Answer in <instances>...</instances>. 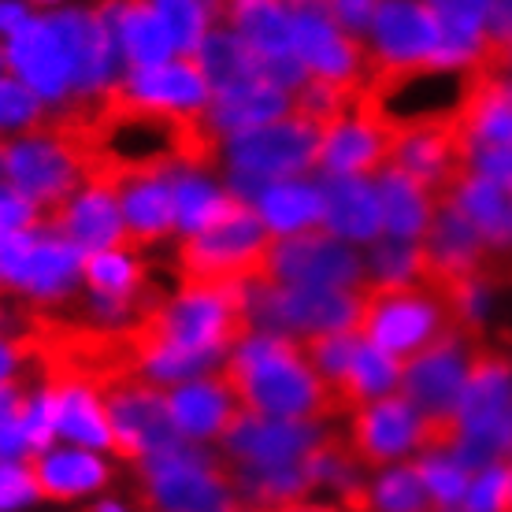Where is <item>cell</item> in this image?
<instances>
[{
	"instance_id": "1",
	"label": "cell",
	"mask_w": 512,
	"mask_h": 512,
	"mask_svg": "<svg viewBox=\"0 0 512 512\" xmlns=\"http://www.w3.org/2000/svg\"><path fill=\"white\" fill-rule=\"evenodd\" d=\"M219 379L231 386L242 412L268 420L323 423L346 416L342 401L308 368L301 342L275 334H249L219 364Z\"/></svg>"
},
{
	"instance_id": "2",
	"label": "cell",
	"mask_w": 512,
	"mask_h": 512,
	"mask_svg": "<svg viewBox=\"0 0 512 512\" xmlns=\"http://www.w3.org/2000/svg\"><path fill=\"white\" fill-rule=\"evenodd\" d=\"M275 234L264 227L253 205H238L197 234H186L175 249L179 286H234L264 275Z\"/></svg>"
},
{
	"instance_id": "3",
	"label": "cell",
	"mask_w": 512,
	"mask_h": 512,
	"mask_svg": "<svg viewBox=\"0 0 512 512\" xmlns=\"http://www.w3.org/2000/svg\"><path fill=\"white\" fill-rule=\"evenodd\" d=\"M457 331L446 301L427 282H364V312L357 334L390 357H416L431 342Z\"/></svg>"
},
{
	"instance_id": "4",
	"label": "cell",
	"mask_w": 512,
	"mask_h": 512,
	"mask_svg": "<svg viewBox=\"0 0 512 512\" xmlns=\"http://www.w3.org/2000/svg\"><path fill=\"white\" fill-rule=\"evenodd\" d=\"M141 505L145 512H238L242 501L227 468L190 442L141 461Z\"/></svg>"
},
{
	"instance_id": "5",
	"label": "cell",
	"mask_w": 512,
	"mask_h": 512,
	"mask_svg": "<svg viewBox=\"0 0 512 512\" xmlns=\"http://www.w3.org/2000/svg\"><path fill=\"white\" fill-rule=\"evenodd\" d=\"M0 179L45 212L82 186V167L60 134L34 127L19 138H0Z\"/></svg>"
},
{
	"instance_id": "6",
	"label": "cell",
	"mask_w": 512,
	"mask_h": 512,
	"mask_svg": "<svg viewBox=\"0 0 512 512\" xmlns=\"http://www.w3.org/2000/svg\"><path fill=\"white\" fill-rule=\"evenodd\" d=\"M104 412L112 423V449L127 461H145L153 453L190 446L171 420V405L160 386L145 383L138 375L108 383L101 390Z\"/></svg>"
},
{
	"instance_id": "7",
	"label": "cell",
	"mask_w": 512,
	"mask_h": 512,
	"mask_svg": "<svg viewBox=\"0 0 512 512\" xmlns=\"http://www.w3.org/2000/svg\"><path fill=\"white\" fill-rule=\"evenodd\" d=\"M260 282L271 286H327L357 290L364 286V260L338 242L334 234L305 231L294 238H275Z\"/></svg>"
},
{
	"instance_id": "8",
	"label": "cell",
	"mask_w": 512,
	"mask_h": 512,
	"mask_svg": "<svg viewBox=\"0 0 512 512\" xmlns=\"http://www.w3.org/2000/svg\"><path fill=\"white\" fill-rule=\"evenodd\" d=\"M4 64L23 78V86L45 97L60 101L67 90H75V26L71 12H60L52 19H30L23 30L8 38Z\"/></svg>"
},
{
	"instance_id": "9",
	"label": "cell",
	"mask_w": 512,
	"mask_h": 512,
	"mask_svg": "<svg viewBox=\"0 0 512 512\" xmlns=\"http://www.w3.org/2000/svg\"><path fill=\"white\" fill-rule=\"evenodd\" d=\"M227 156H231V167L264 175L268 182L297 179L308 167L320 164V130L308 127L305 119L286 116L268 127L231 134Z\"/></svg>"
},
{
	"instance_id": "10",
	"label": "cell",
	"mask_w": 512,
	"mask_h": 512,
	"mask_svg": "<svg viewBox=\"0 0 512 512\" xmlns=\"http://www.w3.org/2000/svg\"><path fill=\"white\" fill-rule=\"evenodd\" d=\"M442 19L423 0H379L372 19L375 67H442Z\"/></svg>"
},
{
	"instance_id": "11",
	"label": "cell",
	"mask_w": 512,
	"mask_h": 512,
	"mask_svg": "<svg viewBox=\"0 0 512 512\" xmlns=\"http://www.w3.org/2000/svg\"><path fill=\"white\" fill-rule=\"evenodd\" d=\"M346 442L360 468H383L423 449V416L405 397H379L346 416Z\"/></svg>"
},
{
	"instance_id": "12",
	"label": "cell",
	"mask_w": 512,
	"mask_h": 512,
	"mask_svg": "<svg viewBox=\"0 0 512 512\" xmlns=\"http://www.w3.org/2000/svg\"><path fill=\"white\" fill-rule=\"evenodd\" d=\"M38 227L67 238L86 256L104 253V249H130L119 197L104 186H90V182H82L60 205L38 212Z\"/></svg>"
},
{
	"instance_id": "13",
	"label": "cell",
	"mask_w": 512,
	"mask_h": 512,
	"mask_svg": "<svg viewBox=\"0 0 512 512\" xmlns=\"http://www.w3.org/2000/svg\"><path fill=\"white\" fill-rule=\"evenodd\" d=\"M294 52L308 75L338 86H360L372 71V49H364L320 12L294 15Z\"/></svg>"
},
{
	"instance_id": "14",
	"label": "cell",
	"mask_w": 512,
	"mask_h": 512,
	"mask_svg": "<svg viewBox=\"0 0 512 512\" xmlns=\"http://www.w3.org/2000/svg\"><path fill=\"white\" fill-rule=\"evenodd\" d=\"M327 435L320 423L305 420H268L242 412L223 435V446L234 464H301Z\"/></svg>"
},
{
	"instance_id": "15",
	"label": "cell",
	"mask_w": 512,
	"mask_h": 512,
	"mask_svg": "<svg viewBox=\"0 0 512 512\" xmlns=\"http://www.w3.org/2000/svg\"><path fill=\"white\" fill-rule=\"evenodd\" d=\"M82 264H86L82 249H75L60 234L38 227L30 249L23 253V260L15 264L12 279H8V294L34 297V301H45V305L71 301L78 279H82Z\"/></svg>"
},
{
	"instance_id": "16",
	"label": "cell",
	"mask_w": 512,
	"mask_h": 512,
	"mask_svg": "<svg viewBox=\"0 0 512 512\" xmlns=\"http://www.w3.org/2000/svg\"><path fill=\"white\" fill-rule=\"evenodd\" d=\"M390 141L394 134L357 101V108L320 138V164L327 175H379L390 156Z\"/></svg>"
},
{
	"instance_id": "17",
	"label": "cell",
	"mask_w": 512,
	"mask_h": 512,
	"mask_svg": "<svg viewBox=\"0 0 512 512\" xmlns=\"http://www.w3.org/2000/svg\"><path fill=\"white\" fill-rule=\"evenodd\" d=\"M171 405V420L182 431V438L193 442H208V438H223L231 431V423L242 416V405L234 401L231 386L219 375H201L182 383L179 390L167 394Z\"/></svg>"
},
{
	"instance_id": "18",
	"label": "cell",
	"mask_w": 512,
	"mask_h": 512,
	"mask_svg": "<svg viewBox=\"0 0 512 512\" xmlns=\"http://www.w3.org/2000/svg\"><path fill=\"white\" fill-rule=\"evenodd\" d=\"M119 90L134 97L141 104H153V108H167V112H205L208 101H212V90H208L201 67L193 60H167V64L156 67H141V71H130Z\"/></svg>"
},
{
	"instance_id": "19",
	"label": "cell",
	"mask_w": 512,
	"mask_h": 512,
	"mask_svg": "<svg viewBox=\"0 0 512 512\" xmlns=\"http://www.w3.org/2000/svg\"><path fill=\"white\" fill-rule=\"evenodd\" d=\"M323 193V231L334 238L368 242L383 231V208L379 193L360 175H327L320 182Z\"/></svg>"
},
{
	"instance_id": "20",
	"label": "cell",
	"mask_w": 512,
	"mask_h": 512,
	"mask_svg": "<svg viewBox=\"0 0 512 512\" xmlns=\"http://www.w3.org/2000/svg\"><path fill=\"white\" fill-rule=\"evenodd\" d=\"M101 15L116 30L119 49L127 56V75L141 67L167 64V56L175 52V41L167 34L164 19L149 8V0H104Z\"/></svg>"
},
{
	"instance_id": "21",
	"label": "cell",
	"mask_w": 512,
	"mask_h": 512,
	"mask_svg": "<svg viewBox=\"0 0 512 512\" xmlns=\"http://www.w3.org/2000/svg\"><path fill=\"white\" fill-rule=\"evenodd\" d=\"M116 197H119V208H123L130 249L160 242V238H167V234L179 227L171 175H149V179L127 182Z\"/></svg>"
},
{
	"instance_id": "22",
	"label": "cell",
	"mask_w": 512,
	"mask_h": 512,
	"mask_svg": "<svg viewBox=\"0 0 512 512\" xmlns=\"http://www.w3.org/2000/svg\"><path fill=\"white\" fill-rule=\"evenodd\" d=\"M290 108H294V97L286 90L271 86V82H249L238 90L216 93L208 101L205 116L219 134H242V130L279 123V119H286Z\"/></svg>"
},
{
	"instance_id": "23",
	"label": "cell",
	"mask_w": 512,
	"mask_h": 512,
	"mask_svg": "<svg viewBox=\"0 0 512 512\" xmlns=\"http://www.w3.org/2000/svg\"><path fill=\"white\" fill-rule=\"evenodd\" d=\"M256 216L264 219L275 238H294L305 231L323 227V193L305 179H282L271 182L256 201Z\"/></svg>"
},
{
	"instance_id": "24",
	"label": "cell",
	"mask_w": 512,
	"mask_h": 512,
	"mask_svg": "<svg viewBox=\"0 0 512 512\" xmlns=\"http://www.w3.org/2000/svg\"><path fill=\"white\" fill-rule=\"evenodd\" d=\"M472 219V227L483 234V242L501 256H512V197L483 175H464V182L446 197Z\"/></svg>"
},
{
	"instance_id": "25",
	"label": "cell",
	"mask_w": 512,
	"mask_h": 512,
	"mask_svg": "<svg viewBox=\"0 0 512 512\" xmlns=\"http://www.w3.org/2000/svg\"><path fill=\"white\" fill-rule=\"evenodd\" d=\"M56 397V435L71 438L78 446L112 449V423L104 412L101 390L90 383L49 386Z\"/></svg>"
},
{
	"instance_id": "26",
	"label": "cell",
	"mask_w": 512,
	"mask_h": 512,
	"mask_svg": "<svg viewBox=\"0 0 512 512\" xmlns=\"http://www.w3.org/2000/svg\"><path fill=\"white\" fill-rule=\"evenodd\" d=\"M193 64L201 67L212 97L249 82H264L260 78V52H253L234 30H208L201 49L193 52Z\"/></svg>"
},
{
	"instance_id": "27",
	"label": "cell",
	"mask_w": 512,
	"mask_h": 512,
	"mask_svg": "<svg viewBox=\"0 0 512 512\" xmlns=\"http://www.w3.org/2000/svg\"><path fill=\"white\" fill-rule=\"evenodd\" d=\"M34 483H38L41 498L71 501L82 494H93L108 483V464L97 461L86 449H60V453H45L38 461H30Z\"/></svg>"
},
{
	"instance_id": "28",
	"label": "cell",
	"mask_w": 512,
	"mask_h": 512,
	"mask_svg": "<svg viewBox=\"0 0 512 512\" xmlns=\"http://www.w3.org/2000/svg\"><path fill=\"white\" fill-rule=\"evenodd\" d=\"M375 193H379V208H383V231L390 238H401V242H420L423 234H427L435 201L409 175H401L394 167L379 171Z\"/></svg>"
},
{
	"instance_id": "29",
	"label": "cell",
	"mask_w": 512,
	"mask_h": 512,
	"mask_svg": "<svg viewBox=\"0 0 512 512\" xmlns=\"http://www.w3.org/2000/svg\"><path fill=\"white\" fill-rule=\"evenodd\" d=\"M338 501H349L360 512H435V501H431V494L423 487L416 464L386 468L383 475H375V483L349 490L346 498Z\"/></svg>"
},
{
	"instance_id": "30",
	"label": "cell",
	"mask_w": 512,
	"mask_h": 512,
	"mask_svg": "<svg viewBox=\"0 0 512 512\" xmlns=\"http://www.w3.org/2000/svg\"><path fill=\"white\" fill-rule=\"evenodd\" d=\"M171 186H175V212H179L182 234L205 231V227L219 223V219L238 205L231 193H223L216 182L208 179L205 171H175Z\"/></svg>"
},
{
	"instance_id": "31",
	"label": "cell",
	"mask_w": 512,
	"mask_h": 512,
	"mask_svg": "<svg viewBox=\"0 0 512 512\" xmlns=\"http://www.w3.org/2000/svg\"><path fill=\"white\" fill-rule=\"evenodd\" d=\"M401 386V360L383 353L372 342H360L357 360H353V372H349L346 386V405L349 412L368 405V401H379V397H390Z\"/></svg>"
},
{
	"instance_id": "32",
	"label": "cell",
	"mask_w": 512,
	"mask_h": 512,
	"mask_svg": "<svg viewBox=\"0 0 512 512\" xmlns=\"http://www.w3.org/2000/svg\"><path fill=\"white\" fill-rule=\"evenodd\" d=\"M149 8H153L160 19H164L167 34L175 41V49L193 60V52L201 49V41L208 38V30H212V4L208 0H149Z\"/></svg>"
},
{
	"instance_id": "33",
	"label": "cell",
	"mask_w": 512,
	"mask_h": 512,
	"mask_svg": "<svg viewBox=\"0 0 512 512\" xmlns=\"http://www.w3.org/2000/svg\"><path fill=\"white\" fill-rule=\"evenodd\" d=\"M82 279L93 294H134L145 286V271L134 260V249H104L90 253L82 264Z\"/></svg>"
},
{
	"instance_id": "34",
	"label": "cell",
	"mask_w": 512,
	"mask_h": 512,
	"mask_svg": "<svg viewBox=\"0 0 512 512\" xmlns=\"http://www.w3.org/2000/svg\"><path fill=\"white\" fill-rule=\"evenodd\" d=\"M416 472H420L423 487H427V494H431V501H435L442 512H453L457 505L464 501V494H468V468H464L453 453H427L420 464H416Z\"/></svg>"
},
{
	"instance_id": "35",
	"label": "cell",
	"mask_w": 512,
	"mask_h": 512,
	"mask_svg": "<svg viewBox=\"0 0 512 512\" xmlns=\"http://www.w3.org/2000/svg\"><path fill=\"white\" fill-rule=\"evenodd\" d=\"M368 271H372L368 282H390V286L423 282V245L401 242V238H390V242L375 245Z\"/></svg>"
},
{
	"instance_id": "36",
	"label": "cell",
	"mask_w": 512,
	"mask_h": 512,
	"mask_svg": "<svg viewBox=\"0 0 512 512\" xmlns=\"http://www.w3.org/2000/svg\"><path fill=\"white\" fill-rule=\"evenodd\" d=\"M41 97L23 82H12V78H0V138L15 127H38L41 123Z\"/></svg>"
},
{
	"instance_id": "37",
	"label": "cell",
	"mask_w": 512,
	"mask_h": 512,
	"mask_svg": "<svg viewBox=\"0 0 512 512\" xmlns=\"http://www.w3.org/2000/svg\"><path fill=\"white\" fill-rule=\"evenodd\" d=\"M505 498H509V468L490 464V468L472 475L468 494L453 512H505Z\"/></svg>"
},
{
	"instance_id": "38",
	"label": "cell",
	"mask_w": 512,
	"mask_h": 512,
	"mask_svg": "<svg viewBox=\"0 0 512 512\" xmlns=\"http://www.w3.org/2000/svg\"><path fill=\"white\" fill-rule=\"evenodd\" d=\"M34 498H38V483H34L30 464L0 461V512L19 509V505H26V501Z\"/></svg>"
},
{
	"instance_id": "39",
	"label": "cell",
	"mask_w": 512,
	"mask_h": 512,
	"mask_svg": "<svg viewBox=\"0 0 512 512\" xmlns=\"http://www.w3.org/2000/svg\"><path fill=\"white\" fill-rule=\"evenodd\" d=\"M442 23L468 26V30H487L494 0H423Z\"/></svg>"
},
{
	"instance_id": "40",
	"label": "cell",
	"mask_w": 512,
	"mask_h": 512,
	"mask_svg": "<svg viewBox=\"0 0 512 512\" xmlns=\"http://www.w3.org/2000/svg\"><path fill=\"white\" fill-rule=\"evenodd\" d=\"M375 8L379 0H327V19L338 30H346L349 38H357L364 30H372Z\"/></svg>"
},
{
	"instance_id": "41",
	"label": "cell",
	"mask_w": 512,
	"mask_h": 512,
	"mask_svg": "<svg viewBox=\"0 0 512 512\" xmlns=\"http://www.w3.org/2000/svg\"><path fill=\"white\" fill-rule=\"evenodd\" d=\"M19 368H30V357H26L23 346H15L8 338H0V386H12Z\"/></svg>"
},
{
	"instance_id": "42",
	"label": "cell",
	"mask_w": 512,
	"mask_h": 512,
	"mask_svg": "<svg viewBox=\"0 0 512 512\" xmlns=\"http://www.w3.org/2000/svg\"><path fill=\"white\" fill-rule=\"evenodd\" d=\"M30 23V12H26L23 0H0V34L12 38L15 30H23Z\"/></svg>"
},
{
	"instance_id": "43",
	"label": "cell",
	"mask_w": 512,
	"mask_h": 512,
	"mask_svg": "<svg viewBox=\"0 0 512 512\" xmlns=\"http://www.w3.org/2000/svg\"><path fill=\"white\" fill-rule=\"evenodd\" d=\"M264 512H360L353 509L349 501H290V505H279V509H264Z\"/></svg>"
},
{
	"instance_id": "44",
	"label": "cell",
	"mask_w": 512,
	"mask_h": 512,
	"mask_svg": "<svg viewBox=\"0 0 512 512\" xmlns=\"http://www.w3.org/2000/svg\"><path fill=\"white\" fill-rule=\"evenodd\" d=\"M286 8L294 15H301V12H320V15H327V0H282Z\"/></svg>"
},
{
	"instance_id": "45",
	"label": "cell",
	"mask_w": 512,
	"mask_h": 512,
	"mask_svg": "<svg viewBox=\"0 0 512 512\" xmlns=\"http://www.w3.org/2000/svg\"><path fill=\"white\" fill-rule=\"evenodd\" d=\"M90 512H127L123 505H116V501H101V505H93Z\"/></svg>"
},
{
	"instance_id": "46",
	"label": "cell",
	"mask_w": 512,
	"mask_h": 512,
	"mask_svg": "<svg viewBox=\"0 0 512 512\" xmlns=\"http://www.w3.org/2000/svg\"><path fill=\"white\" fill-rule=\"evenodd\" d=\"M505 512H512V468H509V498H505Z\"/></svg>"
},
{
	"instance_id": "47",
	"label": "cell",
	"mask_w": 512,
	"mask_h": 512,
	"mask_svg": "<svg viewBox=\"0 0 512 512\" xmlns=\"http://www.w3.org/2000/svg\"><path fill=\"white\" fill-rule=\"evenodd\" d=\"M0 64H4V52H0Z\"/></svg>"
},
{
	"instance_id": "48",
	"label": "cell",
	"mask_w": 512,
	"mask_h": 512,
	"mask_svg": "<svg viewBox=\"0 0 512 512\" xmlns=\"http://www.w3.org/2000/svg\"><path fill=\"white\" fill-rule=\"evenodd\" d=\"M41 4H49V0H41Z\"/></svg>"
}]
</instances>
